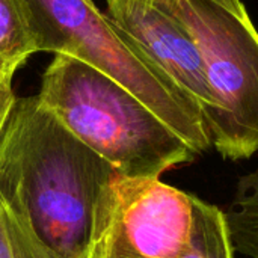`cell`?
Segmentation results:
<instances>
[{
  "label": "cell",
  "mask_w": 258,
  "mask_h": 258,
  "mask_svg": "<svg viewBox=\"0 0 258 258\" xmlns=\"http://www.w3.org/2000/svg\"><path fill=\"white\" fill-rule=\"evenodd\" d=\"M192 35L201 53L212 113L210 144L228 160L258 153V32L242 0H154Z\"/></svg>",
  "instance_id": "obj_4"
},
{
  "label": "cell",
  "mask_w": 258,
  "mask_h": 258,
  "mask_svg": "<svg viewBox=\"0 0 258 258\" xmlns=\"http://www.w3.org/2000/svg\"><path fill=\"white\" fill-rule=\"evenodd\" d=\"M39 51L104 73L171 127L198 156L212 144L200 107L101 12L94 0H23Z\"/></svg>",
  "instance_id": "obj_3"
},
{
  "label": "cell",
  "mask_w": 258,
  "mask_h": 258,
  "mask_svg": "<svg viewBox=\"0 0 258 258\" xmlns=\"http://www.w3.org/2000/svg\"><path fill=\"white\" fill-rule=\"evenodd\" d=\"M38 98L125 178H160L197 156L125 88L68 54H54L42 74Z\"/></svg>",
  "instance_id": "obj_2"
},
{
  "label": "cell",
  "mask_w": 258,
  "mask_h": 258,
  "mask_svg": "<svg viewBox=\"0 0 258 258\" xmlns=\"http://www.w3.org/2000/svg\"><path fill=\"white\" fill-rule=\"evenodd\" d=\"M8 68H17L18 70V67H15V65H9V63H6L2 57H0V74H3Z\"/></svg>",
  "instance_id": "obj_12"
},
{
  "label": "cell",
  "mask_w": 258,
  "mask_h": 258,
  "mask_svg": "<svg viewBox=\"0 0 258 258\" xmlns=\"http://www.w3.org/2000/svg\"><path fill=\"white\" fill-rule=\"evenodd\" d=\"M195 200L160 178L119 177L92 258H180L190 245Z\"/></svg>",
  "instance_id": "obj_5"
},
{
  "label": "cell",
  "mask_w": 258,
  "mask_h": 258,
  "mask_svg": "<svg viewBox=\"0 0 258 258\" xmlns=\"http://www.w3.org/2000/svg\"><path fill=\"white\" fill-rule=\"evenodd\" d=\"M224 213L234 251L258 258V169L239 178L234 198Z\"/></svg>",
  "instance_id": "obj_7"
},
{
  "label": "cell",
  "mask_w": 258,
  "mask_h": 258,
  "mask_svg": "<svg viewBox=\"0 0 258 258\" xmlns=\"http://www.w3.org/2000/svg\"><path fill=\"white\" fill-rule=\"evenodd\" d=\"M180 258H234L225 213L219 207L197 197L190 245Z\"/></svg>",
  "instance_id": "obj_8"
},
{
  "label": "cell",
  "mask_w": 258,
  "mask_h": 258,
  "mask_svg": "<svg viewBox=\"0 0 258 258\" xmlns=\"http://www.w3.org/2000/svg\"><path fill=\"white\" fill-rule=\"evenodd\" d=\"M119 177L38 95L17 98L0 136V200L48 248L94 257Z\"/></svg>",
  "instance_id": "obj_1"
},
{
  "label": "cell",
  "mask_w": 258,
  "mask_h": 258,
  "mask_svg": "<svg viewBox=\"0 0 258 258\" xmlns=\"http://www.w3.org/2000/svg\"><path fill=\"white\" fill-rule=\"evenodd\" d=\"M0 258H65L44 242L0 200Z\"/></svg>",
  "instance_id": "obj_10"
},
{
  "label": "cell",
  "mask_w": 258,
  "mask_h": 258,
  "mask_svg": "<svg viewBox=\"0 0 258 258\" xmlns=\"http://www.w3.org/2000/svg\"><path fill=\"white\" fill-rule=\"evenodd\" d=\"M17 68H8L3 74H0V136L9 119V115L17 101L14 92V74Z\"/></svg>",
  "instance_id": "obj_11"
},
{
  "label": "cell",
  "mask_w": 258,
  "mask_h": 258,
  "mask_svg": "<svg viewBox=\"0 0 258 258\" xmlns=\"http://www.w3.org/2000/svg\"><path fill=\"white\" fill-rule=\"evenodd\" d=\"M35 53L39 45L23 0H0V57L20 68Z\"/></svg>",
  "instance_id": "obj_9"
},
{
  "label": "cell",
  "mask_w": 258,
  "mask_h": 258,
  "mask_svg": "<svg viewBox=\"0 0 258 258\" xmlns=\"http://www.w3.org/2000/svg\"><path fill=\"white\" fill-rule=\"evenodd\" d=\"M106 15L201 110L213 109L201 53L187 29L154 0H106Z\"/></svg>",
  "instance_id": "obj_6"
}]
</instances>
